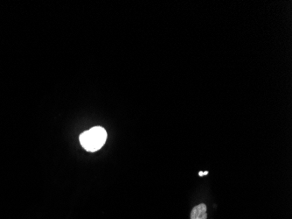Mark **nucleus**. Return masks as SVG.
Returning <instances> with one entry per match:
<instances>
[{
  "label": "nucleus",
  "instance_id": "3",
  "mask_svg": "<svg viewBox=\"0 0 292 219\" xmlns=\"http://www.w3.org/2000/svg\"><path fill=\"white\" fill-rule=\"evenodd\" d=\"M207 174H208V172H207V171L199 172V175H200V176H202V175H207Z\"/></svg>",
  "mask_w": 292,
  "mask_h": 219
},
{
  "label": "nucleus",
  "instance_id": "1",
  "mask_svg": "<svg viewBox=\"0 0 292 219\" xmlns=\"http://www.w3.org/2000/svg\"><path fill=\"white\" fill-rule=\"evenodd\" d=\"M107 140V132L101 127H95L84 132L80 136V142L83 148L88 152L99 150Z\"/></svg>",
  "mask_w": 292,
  "mask_h": 219
},
{
  "label": "nucleus",
  "instance_id": "2",
  "mask_svg": "<svg viewBox=\"0 0 292 219\" xmlns=\"http://www.w3.org/2000/svg\"><path fill=\"white\" fill-rule=\"evenodd\" d=\"M206 206L204 203L195 206L191 212V219H206Z\"/></svg>",
  "mask_w": 292,
  "mask_h": 219
}]
</instances>
